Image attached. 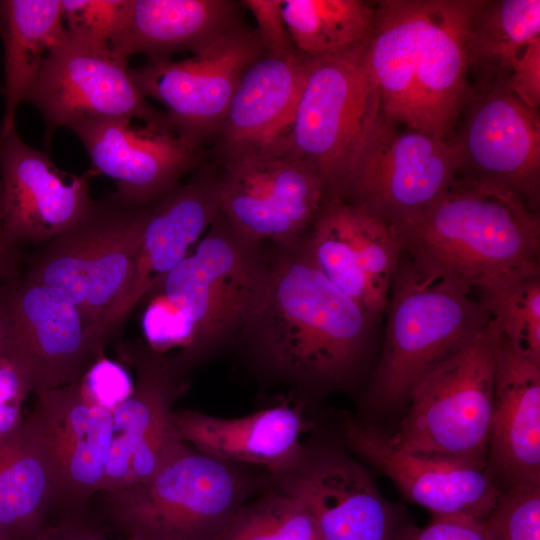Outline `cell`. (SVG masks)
I'll return each instance as SVG.
<instances>
[{"mask_svg": "<svg viewBox=\"0 0 540 540\" xmlns=\"http://www.w3.org/2000/svg\"><path fill=\"white\" fill-rule=\"evenodd\" d=\"M479 0H382L367 56L385 119L448 140L471 93L467 42Z\"/></svg>", "mask_w": 540, "mask_h": 540, "instance_id": "6da1fadb", "label": "cell"}, {"mask_svg": "<svg viewBox=\"0 0 540 540\" xmlns=\"http://www.w3.org/2000/svg\"><path fill=\"white\" fill-rule=\"evenodd\" d=\"M395 230L421 278L452 280L479 295L539 277V215L497 185L455 179L431 208Z\"/></svg>", "mask_w": 540, "mask_h": 540, "instance_id": "7a4b0ae2", "label": "cell"}, {"mask_svg": "<svg viewBox=\"0 0 540 540\" xmlns=\"http://www.w3.org/2000/svg\"><path fill=\"white\" fill-rule=\"evenodd\" d=\"M371 321L303 254L265 270L244 326L272 370L294 382L327 384L342 381L355 367Z\"/></svg>", "mask_w": 540, "mask_h": 540, "instance_id": "3957f363", "label": "cell"}, {"mask_svg": "<svg viewBox=\"0 0 540 540\" xmlns=\"http://www.w3.org/2000/svg\"><path fill=\"white\" fill-rule=\"evenodd\" d=\"M265 479L188 444L147 481L100 493L102 522L124 540H219Z\"/></svg>", "mask_w": 540, "mask_h": 540, "instance_id": "277c9868", "label": "cell"}, {"mask_svg": "<svg viewBox=\"0 0 540 540\" xmlns=\"http://www.w3.org/2000/svg\"><path fill=\"white\" fill-rule=\"evenodd\" d=\"M159 198L138 201L115 191L93 199L74 225L25 259L22 275L64 292L104 347L107 323L131 282Z\"/></svg>", "mask_w": 540, "mask_h": 540, "instance_id": "5b68a950", "label": "cell"}, {"mask_svg": "<svg viewBox=\"0 0 540 540\" xmlns=\"http://www.w3.org/2000/svg\"><path fill=\"white\" fill-rule=\"evenodd\" d=\"M381 116V96L368 62L366 40L309 58L284 140L320 175L329 198L342 197Z\"/></svg>", "mask_w": 540, "mask_h": 540, "instance_id": "8992f818", "label": "cell"}, {"mask_svg": "<svg viewBox=\"0 0 540 540\" xmlns=\"http://www.w3.org/2000/svg\"><path fill=\"white\" fill-rule=\"evenodd\" d=\"M502 338L501 325L491 317L423 375L411 389L409 408L390 441L407 451L449 456L486 468Z\"/></svg>", "mask_w": 540, "mask_h": 540, "instance_id": "52a82bcc", "label": "cell"}, {"mask_svg": "<svg viewBox=\"0 0 540 540\" xmlns=\"http://www.w3.org/2000/svg\"><path fill=\"white\" fill-rule=\"evenodd\" d=\"M472 291L448 279L421 278L398 264L386 309V338L371 398L380 407L408 399L416 382L491 319Z\"/></svg>", "mask_w": 540, "mask_h": 540, "instance_id": "ba28073f", "label": "cell"}, {"mask_svg": "<svg viewBox=\"0 0 540 540\" xmlns=\"http://www.w3.org/2000/svg\"><path fill=\"white\" fill-rule=\"evenodd\" d=\"M219 214L250 244H291L312 227L328 191L284 138L221 156Z\"/></svg>", "mask_w": 540, "mask_h": 540, "instance_id": "9c48e42d", "label": "cell"}, {"mask_svg": "<svg viewBox=\"0 0 540 540\" xmlns=\"http://www.w3.org/2000/svg\"><path fill=\"white\" fill-rule=\"evenodd\" d=\"M25 102L41 114L49 147L60 127L98 119H138L172 127L167 113L157 110L134 83L128 61L107 45L67 31L49 51ZM174 129V128H173Z\"/></svg>", "mask_w": 540, "mask_h": 540, "instance_id": "30bf717a", "label": "cell"}, {"mask_svg": "<svg viewBox=\"0 0 540 540\" xmlns=\"http://www.w3.org/2000/svg\"><path fill=\"white\" fill-rule=\"evenodd\" d=\"M248 244L218 214L196 247L150 292L167 298L192 327L182 365L246 324L265 273Z\"/></svg>", "mask_w": 540, "mask_h": 540, "instance_id": "8fae6325", "label": "cell"}, {"mask_svg": "<svg viewBox=\"0 0 540 540\" xmlns=\"http://www.w3.org/2000/svg\"><path fill=\"white\" fill-rule=\"evenodd\" d=\"M191 54L146 61L130 73L145 98L165 106L175 132L203 147L216 136L242 76L265 51L257 31L237 23Z\"/></svg>", "mask_w": 540, "mask_h": 540, "instance_id": "7c38bea8", "label": "cell"}, {"mask_svg": "<svg viewBox=\"0 0 540 540\" xmlns=\"http://www.w3.org/2000/svg\"><path fill=\"white\" fill-rule=\"evenodd\" d=\"M448 140L406 128L383 115L364 146L341 198L394 229L431 208L456 179Z\"/></svg>", "mask_w": 540, "mask_h": 540, "instance_id": "4fadbf2b", "label": "cell"}, {"mask_svg": "<svg viewBox=\"0 0 540 540\" xmlns=\"http://www.w3.org/2000/svg\"><path fill=\"white\" fill-rule=\"evenodd\" d=\"M11 348L31 391L78 382L103 357L100 343L78 306L62 291L22 273L2 292Z\"/></svg>", "mask_w": 540, "mask_h": 540, "instance_id": "5bb4252c", "label": "cell"}, {"mask_svg": "<svg viewBox=\"0 0 540 540\" xmlns=\"http://www.w3.org/2000/svg\"><path fill=\"white\" fill-rule=\"evenodd\" d=\"M458 137L449 141L458 172L505 188L536 211L540 193V121L507 87L506 79L485 88L466 105Z\"/></svg>", "mask_w": 540, "mask_h": 540, "instance_id": "9a60e30c", "label": "cell"}, {"mask_svg": "<svg viewBox=\"0 0 540 540\" xmlns=\"http://www.w3.org/2000/svg\"><path fill=\"white\" fill-rule=\"evenodd\" d=\"M270 483L297 499L322 540H403L409 526L348 455L307 447L300 462Z\"/></svg>", "mask_w": 540, "mask_h": 540, "instance_id": "2e32d148", "label": "cell"}, {"mask_svg": "<svg viewBox=\"0 0 540 540\" xmlns=\"http://www.w3.org/2000/svg\"><path fill=\"white\" fill-rule=\"evenodd\" d=\"M343 431L355 453L433 517L484 520L497 503L501 489L486 468L449 456L404 450L379 428L350 415L343 417Z\"/></svg>", "mask_w": 540, "mask_h": 540, "instance_id": "e0dca14e", "label": "cell"}, {"mask_svg": "<svg viewBox=\"0 0 540 540\" xmlns=\"http://www.w3.org/2000/svg\"><path fill=\"white\" fill-rule=\"evenodd\" d=\"M92 200L87 174L61 171L16 126L0 131V220L11 243L43 245L74 225Z\"/></svg>", "mask_w": 540, "mask_h": 540, "instance_id": "ac0fdd59", "label": "cell"}, {"mask_svg": "<svg viewBox=\"0 0 540 540\" xmlns=\"http://www.w3.org/2000/svg\"><path fill=\"white\" fill-rule=\"evenodd\" d=\"M136 369L131 394L112 412L100 493L147 481L188 445L174 419L179 387L168 362L149 349L137 359Z\"/></svg>", "mask_w": 540, "mask_h": 540, "instance_id": "d6986e66", "label": "cell"}, {"mask_svg": "<svg viewBox=\"0 0 540 540\" xmlns=\"http://www.w3.org/2000/svg\"><path fill=\"white\" fill-rule=\"evenodd\" d=\"M26 424L54 470L64 513H85L98 495L112 438V412L90 402L79 381L36 393Z\"/></svg>", "mask_w": 540, "mask_h": 540, "instance_id": "ffe728a7", "label": "cell"}, {"mask_svg": "<svg viewBox=\"0 0 540 540\" xmlns=\"http://www.w3.org/2000/svg\"><path fill=\"white\" fill-rule=\"evenodd\" d=\"M131 121L106 118L70 127L93 168L113 179L120 194L138 201L157 199L204 163L203 147L173 128Z\"/></svg>", "mask_w": 540, "mask_h": 540, "instance_id": "44dd1931", "label": "cell"}, {"mask_svg": "<svg viewBox=\"0 0 540 540\" xmlns=\"http://www.w3.org/2000/svg\"><path fill=\"white\" fill-rule=\"evenodd\" d=\"M218 214L219 173L205 163L158 199L144 229L131 282L107 323L108 342L135 306L191 252Z\"/></svg>", "mask_w": 540, "mask_h": 540, "instance_id": "7402d4cb", "label": "cell"}, {"mask_svg": "<svg viewBox=\"0 0 540 540\" xmlns=\"http://www.w3.org/2000/svg\"><path fill=\"white\" fill-rule=\"evenodd\" d=\"M486 471L506 488L540 482V361L504 335L496 357Z\"/></svg>", "mask_w": 540, "mask_h": 540, "instance_id": "603a6c76", "label": "cell"}, {"mask_svg": "<svg viewBox=\"0 0 540 540\" xmlns=\"http://www.w3.org/2000/svg\"><path fill=\"white\" fill-rule=\"evenodd\" d=\"M174 419L193 448L228 462L262 467L269 477L288 472L304 454L301 438L308 422L298 405L282 403L234 418L175 410Z\"/></svg>", "mask_w": 540, "mask_h": 540, "instance_id": "cb8c5ba5", "label": "cell"}, {"mask_svg": "<svg viewBox=\"0 0 540 540\" xmlns=\"http://www.w3.org/2000/svg\"><path fill=\"white\" fill-rule=\"evenodd\" d=\"M309 58L264 55L242 76L216 134L219 156L285 137Z\"/></svg>", "mask_w": 540, "mask_h": 540, "instance_id": "d4e9b609", "label": "cell"}, {"mask_svg": "<svg viewBox=\"0 0 540 540\" xmlns=\"http://www.w3.org/2000/svg\"><path fill=\"white\" fill-rule=\"evenodd\" d=\"M236 8L228 0H128L109 47L125 61L136 54L147 61L168 60L237 24Z\"/></svg>", "mask_w": 540, "mask_h": 540, "instance_id": "484cf974", "label": "cell"}, {"mask_svg": "<svg viewBox=\"0 0 540 540\" xmlns=\"http://www.w3.org/2000/svg\"><path fill=\"white\" fill-rule=\"evenodd\" d=\"M61 508L52 465L26 423L0 439V538L24 540Z\"/></svg>", "mask_w": 540, "mask_h": 540, "instance_id": "4316f807", "label": "cell"}, {"mask_svg": "<svg viewBox=\"0 0 540 540\" xmlns=\"http://www.w3.org/2000/svg\"><path fill=\"white\" fill-rule=\"evenodd\" d=\"M65 32L61 0H0L2 133L16 126L18 106L34 86L49 51Z\"/></svg>", "mask_w": 540, "mask_h": 540, "instance_id": "83f0119b", "label": "cell"}, {"mask_svg": "<svg viewBox=\"0 0 540 540\" xmlns=\"http://www.w3.org/2000/svg\"><path fill=\"white\" fill-rule=\"evenodd\" d=\"M281 10L297 52L316 58L365 42L372 30L376 2L281 0Z\"/></svg>", "mask_w": 540, "mask_h": 540, "instance_id": "f1b7e54d", "label": "cell"}, {"mask_svg": "<svg viewBox=\"0 0 540 540\" xmlns=\"http://www.w3.org/2000/svg\"><path fill=\"white\" fill-rule=\"evenodd\" d=\"M539 38V0L482 1L468 36L469 64L509 71Z\"/></svg>", "mask_w": 540, "mask_h": 540, "instance_id": "f546056e", "label": "cell"}, {"mask_svg": "<svg viewBox=\"0 0 540 540\" xmlns=\"http://www.w3.org/2000/svg\"><path fill=\"white\" fill-rule=\"evenodd\" d=\"M311 228L307 257L372 318L369 291L351 239L348 202L341 197L329 198Z\"/></svg>", "mask_w": 540, "mask_h": 540, "instance_id": "4dcf8cb0", "label": "cell"}, {"mask_svg": "<svg viewBox=\"0 0 540 540\" xmlns=\"http://www.w3.org/2000/svg\"><path fill=\"white\" fill-rule=\"evenodd\" d=\"M219 540H322L306 508L271 483L245 502Z\"/></svg>", "mask_w": 540, "mask_h": 540, "instance_id": "1f68e13d", "label": "cell"}, {"mask_svg": "<svg viewBox=\"0 0 540 540\" xmlns=\"http://www.w3.org/2000/svg\"><path fill=\"white\" fill-rule=\"evenodd\" d=\"M347 202L351 239L369 291L372 318L376 319L386 309L390 285L402 255L400 240L393 227Z\"/></svg>", "mask_w": 540, "mask_h": 540, "instance_id": "d6a6232c", "label": "cell"}, {"mask_svg": "<svg viewBox=\"0 0 540 540\" xmlns=\"http://www.w3.org/2000/svg\"><path fill=\"white\" fill-rule=\"evenodd\" d=\"M480 303L501 325L504 337L540 361V281L525 279L479 294Z\"/></svg>", "mask_w": 540, "mask_h": 540, "instance_id": "836d02e7", "label": "cell"}, {"mask_svg": "<svg viewBox=\"0 0 540 540\" xmlns=\"http://www.w3.org/2000/svg\"><path fill=\"white\" fill-rule=\"evenodd\" d=\"M483 527L488 540H540V482L501 490Z\"/></svg>", "mask_w": 540, "mask_h": 540, "instance_id": "e575fe53", "label": "cell"}, {"mask_svg": "<svg viewBox=\"0 0 540 540\" xmlns=\"http://www.w3.org/2000/svg\"><path fill=\"white\" fill-rule=\"evenodd\" d=\"M143 330L149 349L160 355L171 348L182 349L175 360L167 361L176 374L193 339V330L185 315L162 294L156 292L144 313Z\"/></svg>", "mask_w": 540, "mask_h": 540, "instance_id": "d590c367", "label": "cell"}, {"mask_svg": "<svg viewBox=\"0 0 540 540\" xmlns=\"http://www.w3.org/2000/svg\"><path fill=\"white\" fill-rule=\"evenodd\" d=\"M67 31L110 45L121 27L128 0H61Z\"/></svg>", "mask_w": 540, "mask_h": 540, "instance_id": "8d00e7d4", "label": "cell"}, {"mask_svg": "<svg viewBox=\"0 0 540 540\" xmlns=\"http://www.w3.org/2000/svg\"><path fill=\"white\" fill-rule=\"evenodd\" d=\"M79 385L90 402L113 412L129 397L134 382L124 367L103 356L85 372Z\"/></svg>", "mask_w": 540, "mask_h": 540, "instance_id": "74e56055", "label": "cell"}, {"mask_svg": "<svg viewBox=\"0 0 540 540\" xmlns=\"http://www.w3.org/2000/svg\"><path fill=\"white\" fill-rule=\"evenodd\" d=\"M241 3L256 19V31L266 56L288 58L298 54L282 16L281 0H244Z\"/></svg>", "mask_w": 540, "mask_h": 540, "instance_id": "f35d334b", "label": "cell"}, {"mask_svg": "<svg viewBox=\"0 0 540 540\" xmlns=\"http://www.w3.org/2000/svg\"><path fill=\"white\" fill-rule=\"evenodd\" d=\"M102 521L85 513H64L46 522L24 540H112Z\"/></svg>", "mask_w": 540, "mask_h": 540, "instance_id": "ab89813d", "label": "cell"}, {"mask_svg": "<svg viewBox=\"0 0 540 540\" xmlns=\"http://www.w3.org/2000/svg\"><path fill=\"white\" fill-rule=\"evenodd\" d=\"M508 89L528 108L540 103V38L528 45L509 70Z\"/></svg>", "mask_w": 540, "mask_h": 540, "instance_id": "60d3db41", "label": "cell"}, {"mask_svg": "<svg viewBox=\"0 0 540 540\" xmlns=\"http://www.w3.org/2000/svg\"><path fill=\"white\" fill-rule=\"evenodd\" d=\"M403 540H488L483 520L463 516L433 517L422 528L412 527Z\"/></svg>", "mask_w": 540, "mask_h": 540, "instance_id": "b9f144b4", "label": "cell"}, {"mask_svg": "<svg viewBox=\"0 0 540 540\" xmlns=\"http://www.w3.org/2000/svg\"><path fill=\"white\" fill-rule=\"evenodd\" d=\"M29 391L26 375L10 346L0 352V406L19 405Z\"/></svg>", "mask_w": 540, "mask_h": 540, "instance_id": "7bdbcfd3", "label": "cell"}, {"mask_svg": "<svg viewBox=\"0 0 540 540\" xmlns=\"http://www.w3.org/2000/svg\"><path fill=\"white\" fill-rule=\"evenodd\" d=\"M24 262L21 247L8 240L0 220V293L11 281L21 275Z\"/></svg>", "mask_w": 540, "mask_h": 540, "instance_id": "ee69618b", "label": "cell"}, {"mask_svg": "<svg viewBox=\"0 0 540 540\" xmlns=\"http://www.w3.org/2000/svg\"><path fill=\"white\" fill-rule=\"evenodd\" d=\"M0 293V352L6 350L11 344L9 321L1 299Z\"/></svg>", "mask_w": 540, "mask_h": 540, "instance_id": "f6af8a7d", "label": "cell"}]
</instances>
